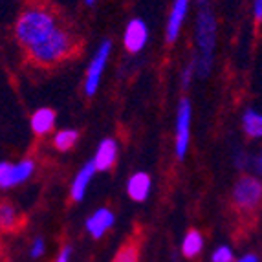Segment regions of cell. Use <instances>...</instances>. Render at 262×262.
Masks as SVG:
<instances>
[{"instance_id":"obj_14","label":"cell","mask_w":262,"mask_h":262,"mask_svg":"<svg viewBox=\"0 0 262 262\" xmlns=\"http://www.w3.org/2000/svg\"><path fill=\"white\" fill-rule=\"evenodd\" d=\"M55 110L52 108H46V106H42V108L35 110L33 112V116H31V130H33V134L35 136H46L50 134V132L55 128Z\"/></svg>"},{"instance_id":"obj_16","label":"cell","mask_w":262,"mask_h":262,"mask_svg":"<svg viewBox=\"0 0 262 262\" xmlns=\"http://www.w3.org/2000/svg\"><path fill=\"white\" fill-rule=\"evenodd\" d=\"M242 130L248 138L258 140L262 138V112L248 108L242 116Z\"/></svg>"},{"instance_id":"obj_15","label":"cell","mask_w":262,"mask_h":262,"mask_svg":"<svg viewBox=\"0 0 262 262\" xmlns=\"http://www.w3.org/2000/svg\"><path fill=\"white\" fill-rule=\"evenodd\" d=\"M204 235H202L198 229H189L187 233L184 235L182 238V244H180V251L184 255V258H196L198 255L202 253V249H204Z\"/></svg>"},{"instance_id":"obj_11","label":"cell","mask_w":262,"mask_h":262,"mask_svg":"<svg viewBox=\"0 0 262 262\" xmlns=\"http://www.w3.org/2000/svg\"><path fill=\"white\" fill-rule=\"evenodd\" d=\"M96 174H97V169H96V165H94L92 160L86 162L81 169H79V172L75 174L74 182H72V187H70V198L75 202V204L83 202V198L86 196V191H88V187H90V184H92V180Z\"/></svg>"},{"instance_id":"obj_9","label":"cell","mask_w":262,"mask_h":262,"mask_svg":"<svg viewBox=\"0 0 262 262\" xmlns=\"http://www.w3.org/2000/svg\"><path fill=\"white\" fill-rule=\"evenodd\" d=\"M114 224H116V214H114V211L108 209V207H99V209H96L86 219L84 229H86L88 235L92 236V238L99 241V238H103V236L112 229Z\"/></svg>"},{"instance_id":"obj_25","label":"cell","mask_w":262,"mask_h":262,"mask_svg":"<svg viewBox=\"0 0 262 262\" xmlns=\"http://www.w3.org/2000/svg\"><path fill=\"white\" fill-rule=\"evenodd\" d=\"M235 262H260V258L253 253H248V255H242L241 258H235Z\"/></svg>"},{"instance_id":"obj_6","label":"cell","mask_w":262,"mask_h":262,"mask_svg":"<svg viewBox=\"0 0 262 262\" xmlns=\"http://www.w3.org/2000/svg\"><path fill=\"white\" fill-rule=\"evenodd\" d=\"M110 53H112V42L106 39L99 44V48L96 50L92 61H90V64H88V68H86V75H84V94H86L88 97L96 96L97 88H99V84H101V77L105 74L106 64H108Z\"/></svg>"},{"instance_id":"obj_17","label":"cell","mask_w":262,"mask_h":262,"mask_svg":"<svg viewBox=\"0 0 262 262\" xmlns=\"http://www.w3.org/2000/svg\"><path fill=\"white\" fill-rule=\"evenodd\" d=\"M20 220L18 216V211L13 204H9V202H2L0 204V229H4V231H11L15 229Z\"/></svg>"},{"instance_id":"obj_10","label":"cell","mask_w":262,"mask_h":262,"mask_svg":"<svg viewBox=\"0 0 262 262\" xmlns=\"http://www.w3.org/2000/svg\"><path fill=\"white\" fill-rule=\"evenodd\" d=\"M189 4H191V0H172L169 18H167V28H165V39L169 44L178 40L180 31L184 28L185 17L189 13Z\"/></svg>"},{"instance_id":"obj_24","label":"cell","mask_w":262,"mask_h":262,"mask_svg":"<svg viewBox=\"0 0 262 262\" xmlns=\"http://www.w3.org/2000/svg\"><path fill=\"white\" fill-rule=\"evenodd\" d=\"M253 20L262 24V0H253Z\"/></svg>"},{"instance_id":"obj_5","label":"cell","mask_w":262,"mask_h":262,"mask_svg":"<svg viewBox=\"0 0 262 262\" xmlns=\"http://www.w3.org/2000/svg\"><path fill=\"white\" fill-rule=\"evenodd\" d=\"M191 123H192V105L187 97H182L176 110L174 123V154L180 162L187 156L189 143H191Z\"/></svg>"},{"instance_id":"obj_2","label":"cell","mask_w":262,"mask_h":262,"mask_svg":"<svg viewBox=\"0 0 262 262\" xmlns=\"http://www.w3.org/2000/svg\"><path fill=\"white\" fill-rule=\"evenodd\" d=\"M216 15L211 0H196V20H194V42H196V75L207 77L213 70L214 50H216Z\"/></svg>"},{"instance_id":"obj_21","label":"cell","mask_w":262,"mask_h":262,"mask_svg":"<svg viewBox=\"0 0 262 262\" xmlns=\"http://www.w3.org/2000/svg\"><path fill=\"white\" fill-rule=\"evenodd\" d=\"M44 253H46V241L42 236H35L33 242L30 244V257L37 260V258H42Z\"/></svg>"},{"instance_id":"obj_7","label":"cell","mask_w":262,"mask_h":262,"mask_svg":"<svg viewBox=\"0 0 262 262\" xmlns=\"http://www.w3.org/2000/svg\"><path fill=\"white\" fill-rule=\"evenodd\" d=\"M35 172V162L24 158L17 163L0 162V189H11L24 184Z\"/></svg>"},{"instance_id":"obj_4","label":"cell","mask_w":262,"mask_h":262,"mask_svg":"<svg viewBox=\"0 0 262 262\" xmlns=\"http://www.w3.org/2000/svg\"><path fill=\"white\" fill-rule=\"evenodd\" d=\"M233 206L241 211H251L262 202V182L251 174H244L236 180L231 191Z\"/></svg>"},{"instance_id":"obj_1","label":"cell","mask_w":262,"mask_h":262,"mask_svg":"<svg viewBox=\"0 0 262 262\" xmlns=\"http://www.w3.org/2000/svg\"><path fill=\"white\" fill-rule=\"evenodd\" d=\"M59 26V15L52 6L44 2H30L15 22V37L22 48L30 50L52 35Z\"/></svg>"},{"instance_id":"obj_12","label":"cell","mask_w":262,"mask_h":262,"mask_svg":"<svg viewBox=\"0 0 262 262\" xmlns=\"http://www.w3.org/2000/svg\"><path fill=\"white\" fill-rule=\"evenodd\" d=\"M150 191H152V180H150L149 172L138 170V172H134V174L128 178L127 194L132 202L143 204V202L150 196Z\"/></svg>"},{"instance_id":"obj_3","label":"cell","mask_w":262,"mask_h":262,"mask_svg":"<svg viewBox=\"0 0 262 262\" xmlns=\"http://www.w3.org/2000/svg\"><path fill=\"white\" fill-rule=\"evenodd\" d=\"M77 44L79 39L74 33V30L66 26H59L42 42L28 50V57L37 66H53L57 62L68 59L74 53Z\"/></svg>"},{"instance_id":"obj_18","label":"cell","mask_w":262,"mask_h":262,"mask_svg":"<svg viewBox=\"0 0 262 262\" xmlns=\"http://www.w3.org/2000/svg\"><path fill=\"white\" fill-rule=\"evenodd\" d=\"M77 140H79V130H75V128H62V130H59L53 136V147L57 150L64 152V150H70L77 143Z\"/></svg>"},{"instance_id":"obj_28","label":"cell","mask_w":262,"mask_h":262,"mask_svg":"<svg viewBox=\"0 0 262 262\" xmlns=\"http://www.w3.org/2000/svg\"><path fill=\"white\" fill-rule=\"evenodd\" d=\"M174 262H176V260H174Z\"/></svg>"},{"instance_id":"obj_27","label":"cell","mask_w":262,"mask_h":262,"mask_svg":"<svg viewBox=\"0 0 262 262\" xmlns=\"http://www.w3.org/2000/svg\"><path fill=\"white\" fill-rule=\"evenodd\" d=\"M84 2H86L88 6H94V4H96V0H84Z\"/></svg>"},{"instance_id":"obj_8","label":"cell","mask_w":262,"mask_h":262,"mask_svg":"<svg viewBox=\"0 0 262 262\" xmlns=\"http://www.w3.org/2000/svg\"><path fill=\"white\" fill-rule=\"evenodd\" d=\"M149 42V28L141 18H132L123 33V44L128 53H140Z\"/></svg>"},{"instance_id":"obj_23","label":"cell","mask_w":262,"mask_h":262,"mask_svg":"<svg viewBox=\"0 0 262 262\" xmlns=\"http://www.w3.org/2000/svg\"><path fill=\"white\" fill-rule=\"evenodd\" d=\"M72 257H74V248L70 244H64L59 249V253L55 255L53 262H72Z\"/></svg>"},{"instance_id":"obj_22","label":"cell","mask_w":262,"mask_h":262,"mask_svg":"<svg viewBox=\"0 0 262 262\" xmlns=\"http://www.w3.org/2000/svg\"><path fill=\"white\" fill-rule=\"evenodd\" d=\"M194 75H196V64H194V59H192L189 64H185L184 72H182V86L189 88V84H191Z\"/></svg>"},{"instance_id":"obj_20","label":"cell","mask_w":262,"mask_h":262,"mask_svg":"<svg viewBox=\"0 0 262 262\" xmlns=\"http://www.w3.org/2000/svg\"><path fill=\"white\" fill-rule=\"evenodd\" d=\"M211 262H235V251L227 244L219 246L211 253Z\"/></svg>"},{"instance_id":"obj_26","label":"cell","mask_w":262,"mask_h":262,"mask_svg":"<svg viewBox=\"0 0 262 262\" xmlns=\"http://www.w3.org/2000/svg\"><path fill=\"white\" fill-rule=\"evenodd\" d=\"M258 169H260V172H262V152H260V156H258Z\"/></svg>"},{"instance_id":"obj_13","label":"cell","mask_w":262,"mask_h":262,"mask_svg":"<svg viewBox=\"0 0 262 262\" xmlns=\"http://www.w3.org/2000/svg\"><path fill=\"white\" fill-rule=\"evenodd\" d=\"M116 160H118V141L112 140V138H105V140L97 145V150L92 158L97 172L110 170L116 165Z\"/></svg>"},{"instance_id":"obj_19","label":"cell","mask_w":262,"mask_h":262,"mask_svg":"<svg viewBox=\"0 0 262 262\" xmlns=\"http://www.w3.org/2000/svg\"><path fill=\"white\" fill-rule=\"evenodd\" d=\"M112 262H140V246L132 241L125 242L114 255Z\"/></svg>"}]
</instances>
